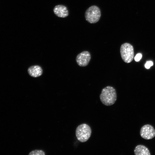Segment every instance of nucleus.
Returning a JSON list of instances; mask_svg holds the SVG:
<instances>
[{"label":"nucleus","instance_id":"9d476101","mask_svg":"<svg viewBox=\"0 0 155 155\" xmlns=\"http://www.w3.org/2000/svg\"><path fill=\"white\" fill-rule=\"evenodd\" d=\"M45 152L41 150H35L30 152L29 155H44Z\"/></svg>","mask_w":155,"mask_h":155},{"label":"nucleus","instance_id":"f8f14e48","mask_svg":"<svg viewBox=\"0 0 155 155\" xmlns=\"http://www.w3.org/2000/svg\"><path fill=\"white\" fill-rule=\"evenodd\" d=\"M142 57V55L141 54L138 53L135 57L134 59L136 61H138L141 59Z\"/></svg>","mask_w":155,"mask_h":155},{"label":"nucleus","instance_id":"7ed1b4c3","mask_svg":"<svg viewBox=\"0 0 155 155\" xmlns=\"http://www.w3.org/2000/svg\"><path fill=\"white\" fill-rule=\"evenodd\" d=\"M85 15L86 20L88 22L94 24L99 20L101 16V11L98 6L92 5L86 10Z\"/></svg>","mask_w":155,"mask_h":155},{"label":"nucleus","instance_id":"f257e3e1","mask_svg":"<svg viewBox=\"0 0 155 155\" xmlns=\"http://www.w3.org/2000/svg\"><path fill=\"white\" fill-rule=\"evenodd\" d=\"M100 98L102 103L105 105L110 106L113 105L117 98L115 89L112 86H107L102 90Z\"/></svg>","mask_w":155,"mask_h":155},{"label":"nucleus","instance_id":"423d86ee","mask_svg":"<svg viewBox=\"0 0 155 155\" xmlns=\"http://www.w3.org/2000/svg\"><path fill=\"white\" fill-rule=\"evenodd\" d=\"M90 53L87 51L82 52L78 54L76 58V61L80 66L84 67L87 66L91 59Z\"/></svg>","mask_w":155,"mask_h":155},{"label":"nucleus","instance_id":"0eeeda50","mask_svg":"<svg viewBox=\"0 0 155 155\" xmlns=\"http://www.w3.org/2000/svg\"><path fill=\"white\" fill-rule=\"evenodd\" d=\"M53 11L56 16L60 18H65L67 17L69 15L67 7L63 5H60L56 6L54 8Z\"/></svg>","mask_w":155,"mask_h":155},{"label":"nucleus","instance_id":"39448f33","mask_svg":"<svg viewBox=\"0 0 155 155\" xmlns=\"http://www.w3.org/2000/svg\"><path fill=\"white\" fill-rule=\"evenodd\" d=\"M141 137L146 140H150L155 136V130L150 125H146L142 127L140 131Z\"/></svg>","mask_w":155,"mask_h":155},{"label":"nucleus","instance_id":"20e7f679","mask_svg":"<svg viewBox=\"0 0 155 155\" xmlns=\"http://www.w3.org/2000/svg\"><path fill=\"white\" fill-rule=\"evenodd\" d=\"M120 52L122 59L124 61L128 63L133 60L134 56L133 48L129 43L123 44L120 49Z\"/></svg>","mask_w":155,"mask_h":155},{"label":"nucleus","instance_id":"9b49d317","mask_svg":"<svg viewBox=\"0 0 155 155\" xmlns=\"http://www.w3.org/2000/svg\"><path fill=\"white\" fill-rule=\"evenodd\" d=\"M153 63L152 61H147L145 65V68L147 69H148L152 66L153 65Z\"/></svg>","mask_w":155,"mask_h":155},{"label":"nucleus","instance_id":"f03ea898","mask_svg":"<svg viewBox=\"0 0 155 155\" xmlns=\"http://www.w3.org/2000/svg\"><path fill=\"white\" fill-rule=\"evenodd\" d=\"M92 131L90 126L86 123L78 125L75 130V135L78 140L82 142L87 141L90 138Z\"/></svg>","mask_w":155,"mask_h":155},{"label":"nucleus","instance_id":"1a4fd4ad","mask_svg":"<svg viewBox=\"0 0 155 155\" xmlns=\"http://www.w3.org/2000/svg\"><path fill=\"white\" fill-rule=\"evenodd\" d=\"M134 154L136 155H150L151 154L148 148L144 146L139 145L137 146L134 150Z\"/></svg>","mask_w":155,"mask_h":155},{"label":"nucleus","instance_id":"6e6552de","mask_svg":"<svg viewBox=\"0 0 155 155\" xmlns=\"http://www.w3.org/2000/svg\"><path fill=\"white\" fill-rule=\"evenodd\" d=\"M28 72L31 76L34 78H36L40 76L42 74L43 70L40 66L34 65L28 68Z\"/></svg>","mask_w":155,"mask_h":155}]
</instances>
